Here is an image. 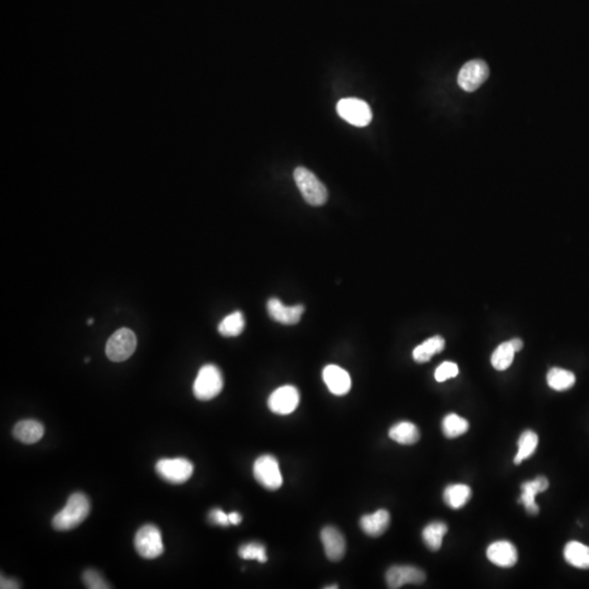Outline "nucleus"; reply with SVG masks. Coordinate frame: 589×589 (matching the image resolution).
I'll list each match as a JSON object with an SVG mask.
<instances>
[{"label":"nucleus","instance_id":"1","mask_svg":"<svg viewBox=\"0 0 589 589\" xmlns=\"http://www.w3.org/2000/svg\"><path fill=\"white\" fill-rule=\"evenodd\" d=\"M90 501L81 492L70 496L65 508L53 518V527L59 531H71L79 526L90 513Z\"/></svg>","mask_w":589,"mask_h":589},{"label":"nucleus","instance_id":"2","mask_svg":"<svg viewBox=\"0 0 589 589\" xmlns=\"http://www.w3.org/2000/svg\"><path fill=\"white\" fill-rule=\"evenodd\" d=\"M294 179L300 193L309 205L321 207L327 201L329 193L327 188L314 173L300 166L294 170Z\"/></svg>","mask_w":589,"mask_h":589},{"label":"nucleus","instance_id":"3","mask_svg":"<svg viewBox=\"0 0 589 589\" xmlns=\"http://www.w3.org/2000/svg\"><path fill=\"white\" fill-rule=\"evenodd\" d=\"M222 372L214 364H205L198 372L193 383V394L200 401H210L223 390Z\"/></svg>","mask_w":589,"mask_h":589},{"label":"nucleus","instance_id":"4","mask_svg":"<svg viewBox=\"0 0 589 589\" xmlns=\"http://www.w3.org/2000/svg\"><path fill=\"white\" fill-rule=\"evenodd\" d=\"M137 348V337L130 329H117L106 344V356L109 360L121 362L130 358Z\"/></svg>","mask_w":589,"mask_h":589},{"label":"nucleus","instance_id":"5","mask_svg":"<svg viewBox=\"0 0 589 589\" xmlns=\"http://www.w3.org/2000/svg\"><path fill=\"white\" fill-rule=\"evenodd\" d=\"M135 547L144 559H156L162 555L164 545L160 529L154 525H144L135 535Z\"/></svg>","mask_w":589,"mask_h":589},{"label":"nucleus","instance_id":"6","mask_svg":"<svg viewBox=\"0 0 589 589\" xmlns=\"http://www.w3.org/2000/svg\"><path fill=\"white\" fill-rule=\"evenodd\" d=\"M253 475L255 481L265 489L277 490L283 485V477L279 462L272 455H262L255 461L253 465Z\"/></svg>","mask_w":589,"mask_h":589},{"label":"nucleus","instance_id":"7","mask_svg":"<svg viewBox=\"0 0 589 589\" xmlns=\"http://www.w3.org/2000/svg\"><path fill=\"white\" fill-rule=\"evenodd\" d=\"M337 114L355 127H366L372 121L369 105L359 98H343L337 105Z\"/></svg>","mask_w":589,"mask_h":589},{"label":"nucleus","instance_id":"8","mask_svg":"<svg viewBox=\"0 0 589 589\" xmlns=\"http://www.w3.org/2000/svg\"><path fill=\"white\" fill-rule=\"evenodd\" d=\"M156 473L170 483H183L193 476V465L186 459H163L156 463Z\"/></svg>","mask_w":589,"mask_h":589},{"label":"nucleus","instance_id":"9","mask_svg":"<svg viewBox=\"0 0 589 589\" xmlns=\"http://www.w3.org/2000/svg\"><path fill=\"white\" fill-rule=\"evenodd\" d=\"M489 67L481 59L468 61L459 70L457 83L466 92H475L489 78Z\"/></svg>","mask_w":589,"mask_h":589},{"label":"nucleus","instance_id":"10","mask_svg":"<svg viewBox=\"0 0 589 589\" xmlns=\"http://www.w3.org/2000/svg\"><path fill=\"white\" fill-rule=\"evenodd\" d=\"M299 392L292 385H285L277 389L269 397L267 405L272 413L288 415L297 409L299 404Z\"/></svg>","mask_w":589,"mask_h":589},{"label":"nucleus","instance_id":"11","mask_svg":"<svg viewBox=\"0 0 589 589\" xmlns=\"http://www.w3.org/2000/svg\"><path fill=\"white\" fill-rule=\"evenodd\" d=\"M385 580L389 588L397 589L405 584H422L426 580V574L416 566L395 565L389 568Z\"/></svg>","mask_w":589,"mask_h":589},{"label":"nucleus","instance_id":"12","mask_svg":"<svg viewBox=\"0 0 589 589\" xmlns=\"http://www.w3.org/2000/svg\"><path fill=\"white\" fill-rule=\"evenodd\" d=\"M323 380L331 393L337 396L347 394L352 388L351 377L346 370L335 364H329L323 370Z\"/></svg>","mask_w":589,"mask_h":589},{"label":"nucleus","instance_id":"13","mask_svg":"<svg viewBox=\"0 0 589 589\" xmlns=\"http://www.w3.org/2000/svg\"><path fill=\"white\" fill-rule=\"evenodd\" d=\"M321 541L327 559L333 562L343 559L346 552V541L339 529L332 526L325 527L321 531Z\"/></svg>","mask_w":589,"mask_h":589},{"label":"nucleus","instance_id":"14","mask_svg":"<svg viewBox=\"0 0 589 589\" xmlns=\"http://www.w3.org/2000/svg\"><path fill=\"white\" fill-rule=\"evenodd\" d=\"M267 308L269 316L274 321L285 325H292L299 322L304 311L302 304H296V306L292 307L284 306L276 298H271L267 302Z\"/></svg>","mask_w":589,"mask_h":589},{"label":"nucleus","instance_id":"15","mask_svg":"<svg viewBox=\"0 0 589 589\" xmlns=\"http://www.w3.org/2000/svg\"><path fill=\"white\" fill-rule=\"evenodd\" d=\"M487 557L500 568H512L518 562V550L510 541H496L488 547Z\"/></svg>","mask_w":589,"mask_h":589},{"label":"nucleus","instance_id":"16","mask_svg":"<svg viewBox=\"0 0 589 589\" xmlns=\"http://www.w3.org/2000/svg\"><path fill=\"white\" fill-rule=\"evenodd\" d=\"M521 488H522L521 503L524 504L525 508H526L529 515L538 514L539 506H537L535 498H536L537 494L545 492L549 488V481L543 476H539L533 481L522 483Z\"/></svg>","mask_w":589,"mask_h":589},{"label":"nucleus","instance_id":"17","mask_svg":"<svg viewBox=\"0 0 589 589\" xmlns=\"http://www.w3.org/2000/svg\"><path fill=\"white\" fill-rule=\"evenodd\" d=\"M390 513L386 510L377 511L374 514L364 515L360 518V527L370 537H380L390 526Z\"/></svg>","mask_w":589,"mask_h":589},{"label":"nucleus","instance_id":"18","mask_svg":"<svg viewBox=\"0 0 589 589\" xmlns=\"http://www.w3.org/2000/svg\"><path fill=\"white\" fill-rule=\"evenodd\" d=\"M44 436V427L38 420L26 419L14 428V436L24 444H34Z\"/></svg>","mask_w":589,"mask_h":589},{"label":"nucleus","instance_id":"19","mask_svg":"<svg viewBox=\"0 0 589 589\" xmlns=\"http://www.w3.org/2000/svg\"><path fill=\"white\" fill-rule=\"evenodd\" d=\"M564 559L574 568L588 570L589 547L578 541H570L564 548Z\"/></svg>","mask_w":589,"mask_h":589},{"label":"nucleus","instance_id":"20","mask_svg":"<svg viewBox=\"0 0 589 589\" xmlns=\"http://www.w3.org/2000/svg\"><path fill=\"white\" fill-rule=\"evenodd\" d=\"M389 436L397 444L403 446H411L417 444L420 439V432L417 426L409 421H401L393 426L389 431Z\"/></svg>","mask_w":589,"mask_h":589},{"label":"nucleus","instance_id":"21","mask_svg":"<svg viewBox=\"0 0 589 589\" xmlns=\"http://www.w3.org/2000/svg\"><path fill=\"white\" fill-rule=\"evenodd\" d=\"M444 347H446V341L444 337H439V335L430 337L414 349V360L418 364H425L429 362L434 355L444 351Z\"/></svg>","mask_w":589,"mask_h":589},{"label":"nucleus","instance_id":"22","mask_svg":"<svg viewBox=\"0 0 589 589\" xmlns=\"http://www.w3.org/2000/svg\"><path fill=\"white\" fill-rule=\"evenodd\" d=\"M471 498V489L466 485H451L444 490V502L453 510H459L466 506Z\"/></svg>","mask_w":589,"mask_h":589},{"label":"nucleus","instance_id":"23","mask_svg":"<svg viewBox=\"0 0 589 589\" xmlns=\"http://www.w3.org/2000/svg\"><path fill=\"white\" fill-rule=\"evenodd\" d=\"M446 533H448V526L446 523H430L422 531V539L431 551H439L442 547L444 537L446 536Z\"/></svg>","mask_w":589,"mask_h":589},{"label":"nucleus","instance_id":"24","mask_svg":"<svg viewBox=\"0 0 589 589\" xmlns=\"http://www.w3.org/2000/svg\"><path fill=\"white\" fill-rule=\"evenodd\" d=\"M575 374L562 368H552L547 374V382L555 391H566L575 384Z\"/></svg>","mask_w":589,"mask_h":589},{"label":"nucleus","instance_id":"25","mask_svg":"<svg viewBox=\"0 0 589 589\" xmlns=\"http://www.w3.org/2000/svg\"><path fill=\"white\" fill-rule=\"evenodd\" d=\"M245 329L244 314L240 311H236L220 321L218 324V332L222 337H236L242 334Z\"/></svg>","mask_w":589,"mask_h":589},{"label":"nucleus","instance_id":"26","mask_svg":"<svg viewBox=\"0 0 589 589\" xmlns=\"http://www.w3.org/2000/svg\"><path fill=\"white\" fill-rule=\"evenodd\" d=\"M538 436L531 430H526L520 436L518 444V454L514 457V463L520 465L525 459H529L538 446Z\"/></svg>","mask_w":589,"mask_h":589},{"label":"nucleus","instance_id":"27","mask_svg":"<svg viewBox=\"0 0 589 589\" xmlns=\"http://www.w3.org/2000/svg\"><path fill=\"white\" fill-rule=\"evenodd\" d=\"M469 429V424L465 418L459 417L456 414H450L442 421V430L446 438L454 439L463 436Z\"/></svg>","mask_w":589,"mask_h":589},{"label":"nucleus","instance_id":"28","mask_svg":"<svg viewBox=\"0 0 589 589\" xmlns=\"http://www.w3.org/2000/svg\"><path fill=\"white\" fill-rule=\"evenodd\" d=\"M516 352L511 345L510 341L502 343L496 347L491 356V364L494 369L504 372L512 364Z\"/></svg>","mask_w":589,"mask_h":589},{"label":"nucleus","instance_id":"29","mask_svg":"<svg viewBox=\"0 0 589 589\" xmlns=\"http://www.w3.org/2000/svg\"><path fill=\"white\" fill-rule=\"evenodd\" d=\"M239 557L245 560H257L260 563L267 561V550L259 543H250L239 548Z\"/></svg>","mask_w":589,"mask_h":589},{"label":"nucleus","instance_id":"30","mask_svg":"<svg viewBox=\"0 0 589 589\" xmlns=\"http://www.w3.org/2000/svg\"><path fill=\"white\" fill-rule=\"evenodd\" d=\"M457 374H459L457 364L454 362H446L436 368V372H434V378L438 382H444L449 379L455 378Z\"/></svg>","mask_w":589,"mask_h":589},{"label":"nucleus","instance_id":"31","mask_svg":"<svg viewBox=\"0 0 589 589\" xmlns=\"http://www.w3.org/2000/svg\"><path fill=\"white\" fill-rule=\"evenodd\" d=\"M84 584L90 589H107L111 588L108 584L105 582L104 578L98 573L96 570H88L84 572L83 578Z\"/></svg>","mask_w":589,"mask_h":589},{"label":"nucleus","instance_id":"32","mask_svg":"<svg viewBox=\"0 0 589 589\" xmlns=\"http://www.w3.org/2000/svg\"><path fill=\"white\" fill-rule=\"evenodd\" d=\"M209 518L210 521L215 525H220V526H228V525H230L228 514H226L224 511L220 510V508H214V510H212L211 512H210Z\"/></svg>","mask_w":589,"mask_h":589},{"label":"nucleus","instance_id":"33","mask_svg":"<svg viewBox=\"0 0 589 589\" xmlns=\"http://www.w3.org/2000/svg\"><path fill=\"white\" fill-rule=\"evenodd\" d=\"M1 588L5 589H12V588H19L16 582H14V580H8V578H1Z\"/></svg>","mask_w":589,"mask_h":589},{"label":"nucleus","instance_id":"34","mask_svg":"<svg viewBox=\"0 0 589 589\" xmlns=\"http://www.w3.org/2000/svg\"><path fill=\"white\" fill-rule=\"evenodd\" d=\"M228 518H230V522L232 525L240 524L242 521V515L237 512L230 513V514H228Z\"/></svg>","mask_w":589,"mask_h":589},{"label":"nucleus","instance_id":"35","mask_svg":"<svg viewBox=\"0 0 589 589\" xmlns=\"http://www.w3.org/2000/svg\"><path fill=\"white\" fill-rule=\"evenodd\" d=\"M510 343L511 345H512V347L514 348V351L516 352V353L520 352L521 349H522L523 346H524V344H523V342L521 341L520 339H511Z\"/></svg>","mask_w":589,"mask_h":589},{"label":"nucleus","instance_id":"36","mask_svg":"<svg viewBox=\"0 0 589 589\" xmlns=\"http://www.w3.org/2000/svg\"><path fill=\"white\" fill-rule=\"evenodd\" d=\"M93 322H94L93 319H88V325L93 324Z\"/></svg>","mask_w":589,"mask_h":589},{"label":"nucleus","instance_id":"37","mask_svg":"<svg viewBox=\"0 0 589 589\" xmlns=\"http://www.w3.org/2000/svg\"><path fill=\"white\" fill-rule=\"evenodd\" d=\"M325 588H327V589L339 588V586H337V585H335V586H327V587H325Z\"/></svg>","mask_w":589,"mask_h":589}]
</instances>
